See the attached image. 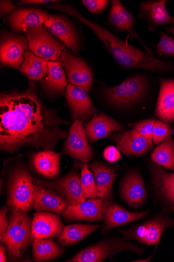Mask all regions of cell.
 Masks as SVG:
<instances>
[{
    "label": "cell",
    "instance_id": "cell-27",
    "mask_svg": "<svg viewBox=\"0 0 174 262\" xmlns=\"http://www.w3.org/2000/svg\"><path fill=\"white\" fill-rule=\"evenodd\" d=\"M35 185L33 209L37 212H49L62 215L68 204L54 190Z\"/></svg>",
    "mask_w": 174,
    "mask_h": 262
},
{
    "label": "cell",
    "instance_id": "cell-35",
    "mask_svg": "<svg viewBox=\"0 0 174 262\" xmlns=\"http://www.w3.org/2000/svg\"><path fill=\"white\" fill-rule=\"evenodd\" d=\"M160 40L157 45L156 54L162 57H174V38L162 32L159 34Z\"/></svg>",
    "mask_w": 174,
    "mask_h": 262
},
{
    "label": "cell",
    "instance_id": "cell-25",
    "mask_svg": "<svg viewBox=\"0 0 174 262\" xmlns=\"http://www.w3.org/2000/svg\"><path fill=\"white\" fill-rule=\"evenodd\" d=\"M68 81L62 66L59 62L49 61L47 76L40 81L42 93L54 100L65 94Z\"/></svg>",
    "mask_w": 174,
    "mask_h": 262
},
{
    "label": "cell",
    "instance_id": "cell-37",
    "mask_svg": "<svg viewBox=\"0 0 174 262\" xmlns=\"http://www.w3.org/2000/svg\"><path fill=\"white\" fill-rule=\"evenodd\" d=\"M172 130L169 126L160 120H157L154 129L153 140L154 144L158 145L168 137Z\"/></svg>",
    "mask_w": 174,
    "mask_h": 262
},
{
    "label": "cell",
    "instance_id": "cell-42",
    "mask_svg": "<svg viewBox=\"0 0 174 262\" xmlns=\"http://www.w3.org/2000/svg\"><path fill=\"white\" fill-rule=\"evenodd\" d=\"M58 2H59V1H56V0H23V1L19 2L17 5L19 6L28 4L41 5Z\"/></svg>",
    "mask_w": 174,
    "mask_h": 262
},
{
    "label": "cell",
    "instance_id": "cell-32",
    "mask_svg": "<svg viewBox=\"0 0 174 262\" xmlns=\"http://www.w3.org/2000/svg\"><path fill=\"white\" fill-rule=\"evenodd\" d=\"M32 245L33 258L36 262L53 260L65 252L63 247L56 243L54 237L34 241L32 242Z\"/></svg>",
    "mask_w": 174,
    "mask_h": 262
},
{
    "label": "cell",
    "instance_id": "cell-46",
    "mask_svg": "<svg viewBox=\"0 0 174 262\" xmlns=\"http://www.w3.org/2000/svg\"><path fill=\"white\" fill-rule=\"evenodd\" d=\"M173 133H174V127H173Z\"/></svg>",
    "mask_w": 174,
    "mask_h": 262
},
{
    "label": "cell",
    "instance_id": "cell-11",
    "mask_svg": "<svg viewBox=\"0 0 174 262\" xmlns=\"http://www.w3.org/2000/svg\"><path fill=\"white\" fill-rule=\"evenodd\" d=\"M58 62L65 69L69 84L82 87L87 93L90 92L93 76L91 68L84 59L73 57L65 49Z\"/></svg>",
    "mask_w": 174,
    "mask_h": 262
},
{
    "label": "cell",
    "instance_id": "cell-1",
    "mask_svg": "<svg viewBox=\"0 0 174 262\" xmlns=\"http://www.w3.org/2000/svg\"><path fill=\"white\" fill-rule=\"evenodd\" d=\"M70 122L58 111L46 107L37 94L35 81L24 91L12 90L0 95V150L9 154L23 148L54 150L66 140L68 132L62 128Z\"/></svg>",
    "mask_w": 174,
    "mask_h": 262
},
{
    "label": "cell",
    "instance_id": "cell-36",
    "mask_svg": "<svg viewBox=\"0 0 174 262\" xmlns=\"http://www.w3.org/2000/svg\"><path fill=\"white\" fill-rule=\"evenodd\" d=\"M156 121V118L152 117L136 123H131L129 126L137 131L141 135L153 140L154 129Z\"/></svg>",
    "mask_w": 174,
    "mask_h": 262
},
{
    "label": "cell",
    "instance_id": "cell-40",
    "mask_svg": "<svg viewBox=\"0 0 174 262\" xmlns=\"http://www.w3.org/2000/svg\"><path fill=\"white\" fill-rule=\"evenodd\" d=\"M8 207L5 206L0 210V240L3 239L10 224V219H8L7 213Z\"/></svg>",
    "mask_w": 174,
    "mask_h": 262
},
{
    "label": "cell",
    "instance_id": "cell-8",
    "mask_svg": "<svg viewBox=\"0 0 174 262\" xmlns=\"http://www.w3.org/2000/svg\"><path fill=\"white\" fill-rule=\"evenodd\" d=\"M29 43V51L38 57L49 61L58 60L65 50V45L56 40L44 26L24 31Z\"/></svg>",
    "mask_w": 174,
    "mask_h": 262
},
{
    "label": "cell",
    "instance_id": "cell-38",
    "mask_svg": "<svg viewBox=\"0 0 174 262\" xmlns=\"http://www.w3.org/2000/svg\"><path fill=\"white\" fill-rule=\"evenodd\" d=\"M109 0H83L82 4L92 14L103 12L109 5Z\"/></svg>",
    "mask_w": 174,
    "mask_h": 262
},
{
    "label": "cell",
    "instance_id": "cell-12",
    "mask_svg": "<svg viewBox=\"0 0 174 262\" xmlns=\"http://www.w3.org/2000/svg\"><path fill=\"white\" fill-rule=\"evenodd\" d=\"M150 210L141 212H132L123 208L112 199L104 201V223L102 233L107 234L118 227L141 220L148 215Z\"/></svg>",
    "mask_w": 174,
    "mask_h": 262
},
{
    "label": "cell",
    "instance_id": "cell-23",
    "mask_svg": "<svg viewBox=\"0 0 174 262\" xmlns=\"http://www.w3.org/2000/svg\"><path fill=\"white\" fill-rule=\"evenodd\" d=\"M64 227L59 214L36 212L32 220V242L36 240L57 236Z\"/></svg>",
    "mask_w": 174,
    "mask_h": 262
},
{
    "label": "cell",
    "instance_id": "cell-5",
    "mask_svg": "<svg viewBox=\"0 0 174 262\" xmlns=\"http://www.w3.org/2000/svg\"><path fill=\"white\" fill-rule=\"evenodd\" d=\"M149 82L144 74H135L120 84L104 90L108 101L120 109H128L140 103L148 91Z\"/></svg>",
    "mask_w": 174,
    "mask_h": 262
},
{
    "label": "cell",
    "instance_id": "cell-3",
    "mask_svg": "<svg viewBox=\"0 0 174 262\" xmlns=\"http://www.w3.org/2000/svg\"><path fill=\"white\" fill-rule=\"evenodd\" d=\"M2 175L6 185L7 206L28 211L33 209L35 185L23 156L18 155L5 160Z\"/></svg>",
    "mask_w": 174,
    "mask_h": 262
},
{
    "label": "cell",
    "instance_id": "cell-18",
    "mask_svg": "<svg viewBox=\"0 0 174 262\" xmlns=\"http://www.w3.org/2000/svg\"><path fill=\"white\" fill-rule=\"evenodd\" d=\"M110 10L109 21L110 25L119 31L128 34L131 38L138 40L145 52L153 56V53L142 41L134 29L136 18L123 6L119 0H112Z\"/></svg>",
    "mask_w": 174,
    "mask_h": 262
},
{
    "label": "cell",
    "instance_id": "cell-14",
    "mask_svg": "<svg viewBox=\"0 0 174 262\" xmlns=\"http://www.w3.org/2000/svg\"><path fill=\"white\" fill-rule=\"evenodd\" d=\"M65 96L73 121L86 122L98 111L93 104L87 91L83 88L69 84Z\"/></svg>",
    "mask_w": 174,
    "mask_h": 262
},
{
    "label": "cell",
    "instance_id": "cell-45",
    "mask_svg": "<svg viewBox=\"0 0 174 262\" xmlns=\"http://www.w3.org/2000/svg\"><path fill=\"white\" fill-rule=\"evenodd\" d=\"M165 29L167 33L174 35V25L166 27Z\"/></svg>",
    "mask_w": 174,
    "mask_h": 262
},
{
    "label": "cell",
    "instance_id": "cell-15",
    "mask_svg": "<svg viewBox=\"0 0 174 262\" xmlns=\"http://www.w3.org/2000/svg\"><path fill=\"white\" fill-rule=\"evenodd\" d=\"M166 0H149L140 4L138 18L147 22L148 32H155L162 27L174 25V16L166 8Z\"/></svg>",
    "mask_w": 174,
    "mask_h": 262
},
{
    "label": "cell",
    "instance_id": "cell-24",
    "mask_svg": "<svg viewBox=\"0 0 174 262\" xmlns=\"http://www.w3.org/2000/svg\"><path fill=\"white\" fill-rule=\"evenodd\" d=\"M45 11L35 8L16 10L7 18L8 25L15 32H24L28 29L40 27L48 19Z\"/></svg>",
    "mask_w": 174,
    "mask_h": 262
},
{
    "label": "cell",
    "instance_id": "cell-22",
    "mask_svg": "<svg viewBox=\"0 0 174 262\" xmlns=\"http://www.w3.org/2000/svg\"><path fill=\"white\" fill-rule=\"evenodd\" d=\"M44 26L57 37L73 52L78 55L80 41L79 35L74 28L66 19L59 15H49Z\"/></svg>",
    "mask_w": 174,
    "mask_h": 262
},
{
    "label": "cell",
    "instance_id": "cell-9",
    "mask_svg": "<svg viewBox=\"0 0 174 262\" xmlns=\"http://www.w3.org/2000/svg\"><path fill=\"white\" fill-rule=\"evenodd\" d=\"M34 183L54 190L68 205L77 204L86 200L82 187L81 174L73 169L55 181L34 177Z\"/></svg>",
    "mask_w": 174,
    "mask_h": 262
},
{
    "label": "cell",
    "instance_id": "cell-34",
    "mask_svg": "<svg viewBox=\"0 0 174 262\" xmlns=\"http://www.w3.org/2000/svg\"><path fill=\"white\" fill-rule=\"evenodd\" d=\"M82 187L86 200L98 199L94 177L87 164H83L81 173Z\"/></svg>",
    "mask_w": 174,
    "mask_h": 262
},
{
    "label": "cell",
    "instance_id": "cell-33",
    "mask_svg": "<svg viewBox=\"0 0 174 262\" xmlns=\"http://www.w3.org/2000/svg\"><path fill=\"white\" fill-rule=\"evenodd\" d=\"M154 163L174 172V140L170 136L154 149L151 155Z\"/></svg>",
    "mask_w": 174,
    "mask_h": 262
},
{
    "label": "cell",
    "instance_id": "cell-41",
    "mask_svg": "<svg viewBox=\"0 0 174 262\" xmlns=\"http://www.w3.org/2000/svg\"><path fill=\"white\" fill-rule=\"evenodd\" d=\"M17 8L11 1H1L0 2V12H1V16L8 14L12 11L16 10Z\"/></svg>",
    "mask_w": 174,
    "mask_h": 262
},
{
    "label": "cell",
    "instance_id": "cell-21",
    "mask_svg": "<svg viewBox=\"0 0 174 262\" xmlns=\"http://www.w3.org/2000/svg\"><path fill=\"white\" fill-rule=\"evenodd\" d=\"M121 198L133 208L141 206L147 198L146 190L140 172L133 170L127 173L120 185Z\"/></svg>",
    "mask_w": 174,
    "mask_h": 262
},
{
    "label": "cell",
    "instance_id": "cell-43",
    "mask_svg": "<svg viewBox=\"0 0 174 262\" xmlns=\"http://www.w3.org/2000/svg\"><path fill=\"white\" fill-rule=\"evenodd\" d=\"M7 246L3 243H0V261H8V257L6 255Z\"/></svg>",
    "mask_w": 174,
    "mask_h": 262
},
{
    "label": "cell",
    "instance_id": "cell-7",
    "mask_svg": "<svg viewBox=\"0 0 174 262\" xmlns=\"http://www.w3.org/2000/svg\"><path fill=\"white\" fill-rule=\"evenodd\" d=\"M174 226V219L165 213H160L144 222L132 226L128 229H118L124 239L135 241L149 246H158L163 232Z\"/></svg>",
    "mask_w": 174,
    "mask_h": 262
},
{
    "label": "cell",
    "instance_id": "cell-30",
    "mask_svg": "<svg viewBox=\"0 0 174 262\" xmlns=\"http://www.w3.org/2000/svg\"><path fill=\"white\" fill-rule=\"evenodd\" d=\"M102 226L81 223L64 226L56 236L57 239L61 247H67L81 242Z\"/></svg>",
    "mask_w": 174,
    "mask_h": 262
},
{
    "label": "cell",
    "instance_id": "cell-19",
    "mask_svg": "<svg viewBox=\"0 0 174 262\" xmlns=\"http://www.w3.org/2000/svg\"><path fill=\"white\" fill-rule=\"evenodd\" d=\"M103 203L102 199H93L77 204L68 205L62 215L67 222L104 221Z\"/></svg>",
    "mask_w": 174,
    "mask_h": 262
},
{
    "label": "cell",
    "instance_id": "cell-4",
    "mask_svg": "<svg viewBox=\"0 0 174 262\" xmlns=\"http://www.w3.org/2000/svg\"><path fill=\"white\" fill-rule=\"evenodd\" d=\"M10 209V224L0 242L7 246L9 260L19 261L32 245V219L28 211L15 207Z\"/></svg>",
    "mask_w": 174,
    "mask_h": 262
},
{
    "label": "cell",
    "instance_id": "cell-44",
    "mask_svg": "<svg viewBox=\"0 0 174 262\" xmlns=\"http://www.w3.org/2000/svg\"><path fill=\"white\" fill-rule=\"evenodd\" d=\"M157 247H158V246H156V249H155V251H154V253L153 254V255L152 256H151L150 257H148L147 258H146V259H139V260H133V261H136V262H148V261H151L153 256L154 255V254H155V253L156 252Z\"/></svg>",
    "mask_w": 174,
    "mask_h": 262
},
{
    "label": "cell",
    "instance_id": "cell-13",
    "mask_svg": "<svg viewBox=\"0 0 174 262\" xmlns=\"http://www.w3.org/2000/svg\"><path fill=\"white\" fill-rule=\"evenodd\" d=\"M113 141L117 148L127 157L142 156L152 151L153 141L132 129L120 133L113 132L108 137Z\"/></svg>",
    "mask_w": 174,
    "mask_h": 262
},
{
    "label": "cell",
    "instance_id": "cell-17",
    "mask_svg": "<svg viewBox=\"0 0 174 262\" xmlns=\"http://www.w3.org/2000/svg\"><path fill=\"white\" fill-rule=\"evenodd\" d=\"M61 156L54 150L33 152L28 156L29 165L32 172L47 179H57L61 175Z\"/></svg>",
    "mask_w": 174,
    "mask_h": 262
},
{
    "label": "cell",
    "instance_id": "cell-20",
    "mask_svg": "<svg viewBox=\"0 0 174 262\" xmlns=\"http://www.w3.org/2000/svg\"><path fill=\"white\" fill-rule=\"evenodd\" d=\"M89 144L104 138H108L113 132L120 133L126 128L111 116L102 112L95 114L89 121L84 124Z\"/></svg>",
    "mask_w": 174,
    "mask_h": 262
},
{
    "label": "cell",
    "instance_id": "cell-29",
    "mask_svg": "<svg viewBox=\"0 0 174 262\" xmlns=\"http://www.w3.org/2000/svg\"><path fill=\"white\" fill-rule=\"evenodd\" d=\"M151 171L158 193L174 208V172H169L156 163L151 166Z\"/></svg>",
    "mask_w": 174,
    "mask_h": 262
},
{
    "label": "cell",
    "instance_id": "cell-26",
    "mask_svg": "<svg viewBox=\"0 0 174 262\" xmlns=\"http://www.w3.org/2000/svg\"><path fill=\"white\" fill-rule=\"evenodd\" d=\"M160 92L156 115L159 120L169 124L174 122V79L159 78Z\"/></svg>",
    "mask_w": 174,
    "mask_h": 262
},
{
    "label": "cell",
    "instance_id": "cell-31",
    "mask_svg": "<svg viewBox=\"0 0 174 262\" xmlns=\"http://www.w3.org/2000/svg\"><path fill=\"white\" fill-rule=\"evenodd\" d=\"M48 62L36 56L30 51L24 53V61L19 67V71L34 81H41L47 75Z\"/></svg>",
    "mask_w": 174,
    "mask_h": 262
},
{
    "label": "cell",
    "instance_id": "cell-2",
    "mask_svg": "<svg viewBox=\"0 0 174 262\" xmlns=\"http://www.w3.org/2000/svg\"><path fill=\"white\" fill-rule=\"evenodd\" d=\"M49 9L61 11L83 23L97 37L120 66L140 69L156 74L174 71V63L158 59L122 40L104 27L85 17L78 10L64 4H53Z\"/></svg>",
    "mask_w": 174,
    "mask_h": 262
},
{
    "label": "cell",
    "instance_id": "cell-39",
    "mask_svg": "<svg viewBox=\"0 0 174 262\" xmlns=\"http://www.w3.org/2000/svg\"><path fill=\"white\" fill-rule=\"evenodd\" d=\"M103 156L104 158L110 163H115L121 158L120 150L114 146L106 147L104 151Z\"/></svg>",
    "mask_w": 174,
    "mask_h": 262
},
{
    "label": "cell",
    "instance_id": "cell-16",
    "mask_svg": "<svg viewBox=\"0 0 174 262\" xmlns=\"http://www.w3.org/2000/svg\"><path fill=\"white\" fill-rule=\"evenodd\" d=\"M28 49H29V43L26 37L13 33H4L1 36L2 63L19 68L24 61V53Z\"/></svg>",
    "mask_w": 174,
    "mask_h": 262
},
{
    "label": "cell",
    "instance_id": "cell-28",
    "mask_svg": "<svg viewBox=\"0 0 174 262\" xmlns=\"http://www.w3.org/2000/svg\"><path fill=\"white\" fill-rule=\"evenodd\" d=\"M88 166L94 177L98 199L103 201L111 199L113 185L116 177L115 169L102 162H93Z\"/></svg>",
    "mask_w": 174,
    "mask_h": 262
},
{
    "label": "cell",
    "instance_id": "cell-6",
    "mask_svg": "<svg viewBox=\"0 0 174 262\" xmlns=\"http://www.w3.org/2000/svg\"><path fill=\"white\" fill-rule=\"evenodd\" d=\"M131 251L140 255L144 248L129 242L124 238L113 236L82 250L66 261L102 262L122 252Z\"/></svg>",
    "mask_w": 174,
    "mask_h": 262
},
{
    "label": "cell",
    "instance_id": "cell-10",
    "mask_svg": "<svg viewBox=\"0 0 174 262\" xmlns=\"http://www.w3.org/2000/svg\"><path fill=\"white\" fill-rule=\"evenodd\" d=\"M83 123L81 120H77L70 126L60 155L87 164L94 157V152L90 145Z\"/></svg>",
    "mask_w": 174,
    "mask_h": 262
}]
</instances>
